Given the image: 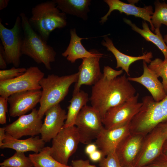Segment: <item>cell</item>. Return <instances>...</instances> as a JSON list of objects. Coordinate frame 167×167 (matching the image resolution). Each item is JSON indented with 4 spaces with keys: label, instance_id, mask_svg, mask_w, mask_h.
Wrapping results in <instances>:
<instances>
[{
    "label": "cell",
    "instance_id": "38",
    "mask_svg": "<svg viewBox=\"0 0 167 167\" xmlns=\"http://www.w3.org/2000/svg\"><path fill=\"white\" fill-rule=\"evenodd\" d=\"M98 147L95 143H90L87 145L85 149V152L88 156L97 150Z\"/></svg>",
    "mask_w": 167,
    "mask_h": 167
},
{
    "label": "cell",
    "instance_id": "32",
    "mask_svg": "<svg viewBox=\"0 0 167 167\" xmlns=\"http://www.w3.org/2000/svg\"><path fill=\"white\" fill-rule=\"evenodd\" d=\"M103 71V77L109 81L114 79L123 72V70L122 69L117 71L109 66H105Z\"/></svg>",
    "mask_w": 167,
    "mask_h": 167
},
{
    "label": "cell",
    "instance_id": "41",
    "mask_svg": "<svg viewBox=\"0 0 167 167\" xmlns=\"http://www.w3.org/2000/svg\"><path fill=\"white\" fill-rule=\"evenodd\" d=\"M158 125L161 128L162 131L167 138V122H162Z\"/></svg>",
    "mask_w": 167,
    "mask_h": 167
},
{
    "label": "cell",
    "instance_id": "4",
    "mask_svg": "<svg viewBox=\"0 0 167 167\" xmlns=\"http://www.w3.org/2000/svg\"><path fill=\"white\" fill-rule=\"evenodd\" d=\"M78 79V73H76L62 76L49 75L41 80L40 84L42 90L38 113L41 118L48 109L59 104L64 99L70 86L76 83Z\"/></svg>",
    "mask_w": 167,
    "mask_h": 167
},
{
    "label": "cell",
    "instance_id": "27",
    "mask_svg": "<svg viewBox=\"0 0 167 167\" xmlns=\"http://www.w3.org/2000/svg\"><path fill=\"white\" fill-rule=\"evenodd\" d=\"M154 4L155 10L152 16L151 22L155 29H160L162 24L167 26V3L156 1Z\"/></svg>",
    "mask_w": 167,
    "mask_h": 167
},
{
    "label": "cell",
    "instance_id": "1",
    "mask_svg": "<svg viewBox=\"0 0 167 167\" xmlns=\"http://www.w3.org/2000/svg\"><path fill=\"white\" fill-rule=\"evenodd\" d=\"M136 92L126 74L110 81L102 75L93 85L89 100L102 119L109 109L128 100L135 95Z\"/></svg>",
    "mask_w": 167,
    "mask_h": 167
},
{
    "label": "cell",
    "instance_id": "22",
    "mask_svg": "<svg viewBox=\"0 0 167 167\" xmlns=\"http://www.w3.org/2000/svg\"><path fill=\"white\" fill-rule=\"evenodd\" d=\"M70 42L66 49L62 53V56L74 63L78 59L88 58L95 54L96 50L88 51L84 48L81 42V40L84 38L77 35L75 28L70 30Z\"/></svg>",
    "mask_w": 167,
    "mask_h": 167
},
{
    "label": "cell",
    "instance_id": "7",
    "mask_svg": "<svg viewBox=\"0 0 167 167\" xmlns=\"http://www.w3.org/2000/svg\"><path fill=\"white\" fill-rule=\"evenodd\" d=\"M80 142L75 126L63 127L52 139L50 154L58 162L68 165L70 158L76 152Z\"/></svg>",
    "mask_w": 167,
    "mask_h": 167
},
{
    "label": "cell",
    "instance_id": "10",
    "mask_svg": "<svg viewBox=\"0 0 167 167\" xmlns=\"http://www.w3.org/2000/svg\"><path fill=\"white\" fill-rule=\"evenodd\" d=\"M139 96L137 93L126 101L109 109L102 119L105 128L111 129L129 124L142 105V102L138 101Z\"/></svg>",
    "mask_w": 167,
    "mask_h": 167
},
{
    "label": "cell",
    "instance_id": "13",
    "mask_svg": "<svg viewBox=\"0 0 167 167\" xmlns=\"http://www.w3.org/2000/svg\"><path fill=\"white\" fill-rule=\"evenodd\" d=\"M103 55L96 51L94 55L82 59L79 67L78 79L75 83L73 93L79 91L83 85H93L101 78L103 74L101 71L99 61Z\"/></svg>",
    "mask_w": 167,
    "mask_h": 167
},
{
    "label": "cell",
    "instance_id": "24",
    "mask_svg": "<svg viewBox=\"0 0 167 167\" xmlns=\"http://www.w3.org/2000/svg\"><path fill=\"white\" fill-rule=\"evenodd\" d=\"M124 22L130 26L132 29L140 34L148 41H150L156 45L163 53L164 59L167 58V46L164 42L160 29H155V33L150 29L147 23L144 21L142 22L143 29L138 27L130 20L125 18Z\"/></svg>",
    "mask_w": 167,
    "mask_h": 167
},
{
    "label": "cell",
    "instance_id": "18",
    "mask_svg": "<svg viewBox=\"0 0 167 167\" xmlns=\"http://www.w3.org/2000/svg\"><path fill=\"white\" fill-rule=\"evenodd\" d=\"M129 124L111 129H105L96 139L95 143L104 157L115 152L121 141L130 134Z\"/></svg>",
    "mask_w": 167,
    "mask_h": 167
},
{
    "label": "cell",
    "instance_id": "34",
    "mask_svg": "<svg viewBox=\"0 0 167 167\" xmlns=\"http://www.w3.org/2000/svg\"><path fill=\"white\" fill-rule=\"evenodd\" d=\"M147 166L148 167H167V155L162 152L155 160Z\"/></svg>",
    "mask_w": 167,
    "mask_h": 167
},
{
    "label": "cell",
    "instance_id": "20",
    "mask_svg": "<svg viewBox=\"0 0 167 167\" xmlns=\"http://www.w3.org/2000/svg\"><path fill=\"white\" fill-rule=\"evenodd\" d=\"M101 44L107 48V50L112 53L117 61L116 68L119 67L124 70L126 74L129 76V68L130 65L135 62L139 60L144 61L147 63H150L153 58L152 52H145L142 55L133 56L127 55L120 52L114 45L112 40L107 36L104 38Z\"/></svg>",
    "mask_w": 167,
    "mask_h": 167
},
{
    "label": "cell",
    "instance_id": "12",
    "mask_svg": "<svg viewBox=\"0 0 167 167\" xmlns=\"http://www.w3.org/2000/svg\"><path fill=\"white\" fill-rule=\"evenodd\" d=\"M38 110L34 108L29 114H24L5 127L6 135L19 139L24 136H33L40 134L43 122Z\"/></svg>",
    "mask_w": 167,
    "mask_h": 167
},
{
    "label": "cell",
    "instance_id": "6",
    "mask_svg": "<svg viewBox=\"0 0 167 167\" xmlns=\"http://www.w3.org/2000/svg\"><path fill=\"white\" fill-rule=\"evenodd\" d=\"M21 19L17 17L12 28L6 27L0 20V38L7 64H12L18 67L22 55L21 46L23 38Z\"/></svg>",
    "mask_w": 167,
    "mask_h": 167
},
{
    "label": "cell",
    "instance_id": "45",
    "mask_svg": "<svg viewBox=\"0 0 167 167\" xmlns=\"http://www.w3.org/2000/svg\"><path fill=\"white\" fill-rule=\"evenodd\" d=\"M0 167H10L7 166H0Z\"/></svg>",
    "mask_w": 167,
    "mask_h": 167
},
{
    "label": "cell",
    "instance_id": "5",
    "mask_svg": "<svg viewBox=\"0 0 167 167\" xmlns=\"http://www.w3.org/2000/svg\"><path fill=\"white\" fill-rule=\"evenodd\" d=\"M142 105L129 124L131 134L145 136L164 121L161 101H155L151 96L142 98Z\"/></svg>",
    "mask_w": 167,
    "mask_h": 167
},
{
    "label": "cell",
    "instance_id": "35",
    "mask_svg": "<svg viewBox=\"0 0 167 167\" xmlns=\"http://www.w3.org/2000/svg\"><path fill=\"white\" fill-rule=\"evenodd\" d=\"M71 166L72 167H97L95 165L91 164L89 160L82 159L72 160Z\"/></svg>",
    "mask_w": 167,
    "mask_h": 167
},
{
    "label": "cell",
    "instance_id": "42",
    "mask_svg": "<svg viewBox=\"0 0 167 167\" xmlns=\"http://www.w3.org/2000/svg\"><path fill=\"white\" fill-rule=\"evenodd\" d=\"M9 0H0V10H2L6 8L8 6Z\"/></svg>",
    "mask_w": 167,
    "mask_h": 167
},
{
    "label": "cell",
    "instance_id": "2",
    "mask_svg": "<svg viewBox=\"0 0 167 167\" xmlns=\"http://www.w3.org/2000/svg\"><path fill=\"white\" fill-rule=\"evenodd\" d=\"M19 16L23 33L22 54L30 57L37 64H43L47 70H51V63L55 61L56 52L34 30L24 13H21Z\"/></svg>",
    "mask_w": 167,
    "mask_h": 167
},
{
    "label": "cell",
    "instance_id": "9",
    "mask_svg": "<svg viewBox=\"0 0 167 167\" xmlns=\"http://www.w3.org/2000/svg\"><path fill=\"white\" fill-rule=\"evenodd\" d=\"M44 73L36 66L27 69L23 75L14 79L0 81V95L6 99L15 93L29 90H41V80Z\"/></svg>",
    "mask_w": 167,
    "mask_h": 167
},
{
    "label": "cell",
    "instance_id": "43",
    "mask_svg": "<svg viewBox=\"0 0 167 167\" xmlns=\"http://www.w3.org/2000/svg\"><path fill=\"white\" fill-rule=\"evenodd\" d=\"M162 152L167 155V139L165 141L162 148Z\"/></svg>",
    "mask_w": 167,
    "mask_h": 167
},
{
    "label": "cell",
    "instance_id": "14",
    "mask_svg": "<svg viewBox=\"0 0 167 167\" xmlns=\"http://www.w3.org/2000/svg\"><path fill=\"white\" fill-rule=\"evenodd\" d=\"M41 92V90H29L11 95L7 99L10 116L19 117L32 110L39 103Z\"/></svg>",
    "mask_w": 167,
    "mask_h": 167
},
{
    "label": "cell",
    "instance_id": "17",
    "mask_svg": "<svg viewBox=\"0 0 167 167\" xmlns=\"http://www.w3.org/2000/svg\"><path fill=\"white\" fill-rule=\"evenodd\" d=\"M104 1L108 5L109 9L106 14L101 18L100 21L101 24H103L105 23L111 13L116 10L120 13L133 15L140 18L145 21L148 22L151 26L152 31H155V28L151 22L152 16L153 13L152 6H145L141 7L135 6L134 4L125 3L119 0H105Z\"/></svg>",
    "mask_w": 167,
    "mask_h": 167
},
{
    "label": "cell",
    "instance_id": "16",
    "mask_svg": "<svg viewBox=\"0 0 167 167\" xmlns=\"http://www.w3.org/2000/svg\"><path fill=\"white\" fill-rule=\"evenodd\" d=\"M144 137L130 133L118 145L115 152L122 167L135 166Z\"/></svg>",
    "mask_w": 167,
    "mask_h": 167
},
{
    "label": "cell",
    "instance_id": "31",
    "mask_svg": "<svg viewBox=\"0 0 167 167\" xmlns=\"http://www.w3.org/2000/svg\"><path fill=\"white\" fill-rule=\"evenodd\" d=\"M99 163L100 167H122L115 152L109 153Z\"/></svg>",
    "mask_w": 167,
    "mask_h": 167
},
{
    "label": "cell",
    "instance_id": "3",
    "mask_svg": "<svg viewBox=\"0 0 167 167\" xmlns=\"http://www.w3.org/2000/svg\"><path fill=\"white\" fill-rule=\"evenodd\" d=\"M31 12L29 23L46 42L53 31L66 25V14L60 11L54 0L37 4L32 8Z\"/></svg>",
    "mask_w": 167,
    "mask_h": 167
},
{
    "label": "cell",
    "instance_id": "39",
    "mask_svg": "<svg viewBox=\"0 0 167 167\" xmlns=\"http://www.w3.org/2000/svg\"><path fill=\"white\" fill-rule=\"evenodd\" d=\"M161 101L164 118V122H167V93L165 98Z\"/></svg>",
    "mask_w": 167,
    "mask_h": 167
},
{
    "label": "cell",
    "instance_id": "21",
    "mask_svg": "<svg viewBox=\"0 0 167 167\" xmlns=\"http://www.w3.org/2000/svg\"><path fill=\"white\" fill-rule=\"evenodd\" d=\"M45 142L39 136L25 139L14 138L6 135L1 148H9L16 151L25 152L32 151L38 153L44 147Z\"/></svg>",
    "mask_w": 167,
    "mask_h": 167
},
{
    "label": "cell",
    "instance_id": "8",
    "mask_svg": "<svg viewBox=\"0 0 167 167\" xmlns=\"http://www.w3.org/2000/svg\"><path fill=\"white\" fill-rule=\"evenodd\" d=\"M75 126L80 143L87 145L96 139L105 129L99 113L92 106L87 105L83 107L78 115Z\"/></svg>",
    "mask_w": 167,
    "mask_h": 167
},
{
    "label": "cell",
    "instance_id": "25",
    "mask_svg": "<svg viewBox=\"0 0 167 167\" xmlns=\"http://www.w3.org/2000/svg\"><path fill=\"white\" fill-rule=\"evenodd\" d=\"M89 100L88 93L83 90L73 93L67 107V118L63 127L75 126L76 117L81 109Z\"/></svg>",
    "mask_w": 167,
    "mask_h": 167
},
{
    "label": "cell",
    "instance_id": "37",
    "mask_svg": "<svg viewBox=\"0 0 167 167\" xmlns=\"http://www.w3.org/2000/svg\"><path fill=\"white\" fill-rule=\"evenodd\" d=\"M6 62L4 53L3 46L1 44L0 45V68L5 70L7 67Z\"/></svg>",
    "mask_w": 167,
    "mask_h": 167
},
{
    "label": "cell",
    "instance_id": "46",
    "mask_svg": "<svg viewBox=\"0 0 167 167\" xmlns=\"http://www.w3.org/2000/svg\"><path fill=\"white\" fill-rule=\"evenodd\" d=\"M136 167L135 166H131V167ZM148 167V166H144V167Z\"/></svg>",
    "mask_w": 167,
    "mask_h": 167
},
{
    "label": "cell",
    "instance_id": "33",
    "mask_svg": "<svg viewBox=\"0 0 167 167\" xmlns=\"http://www.w3.org/2000/svg\"><path fill=\"white\" fill-rule=\"evenodd\" d=\"M7 99L0 97V123L4 124L6 122V113L8 112Z\"/></svg>",
    "mask_w": 167,
    "mask_h": 167
},
{
    "label": "cell",
    "instance_id": "36",
    "mask_svg": "<svg viewBox=\"0 0 167 167\" xmlns=\"http://www.w3.org/2000/svg\"><path fill=\"white\" fill-rule=\"evenodd\" d=\"M88 156L91 161L95 162H99L104 157L102 152L99 150H96L89 155Z\"/></svg>",
    "mask_w": 167,
    "mask_h": 167
},
{
    "label": "cell",
    "instance_id": "11",
    "mask_svg": "<svg viewBox=\"0 0 167 167\" xmlns=\"http://www.w3.org/2000/svg\"><path fill=\"white\" fill-rule=\"evenodd\" d=\"M167 139L158 125L145 136L135 166L143 167L152 163L162 152Z\"/></svg>",
    "mask_w": 167,
    "mask_h": 167
},
{
    "label": "cell",
    "instance_id": "15",
    "mask_svg": "<svg viewBox=\"0 0 167 167\" xmlns=\"http://www.w3.org/2000/svg\"><path fill=\"white\" fill-rule=\"evenodd\" d=\"M40 130L41 138L45 143L52 139L63 128L67 118L66 111L60 104L48 109Z\"/></svg>",
    "mask_w": 167,
    "mask_h": 167
},
{
    "label": "cell",
    "instance_id": "30",
    "mask_svg": "<svg viewBox=\"0 0 167 167\" xmlns=\"http://www.w3.org/2000/svg\"><path fill=\"white\" fill-rule=\"evenodd\" d=\"M25 68L13 66L10 69L0 70V81L11 79L24 74L27 71Z\"/></svg>",
    "mask_w": 167,
    "mask_h": 167
},
{
    "label": "cell",
    "instance_id": "44",
    "mask_svg": "<svg viewBox=\"0 0 167 167\" xmlns=\"http://www.w3.org/2000/svg\"><path fill=\"white\" fill-rule=\"evenodd\" d=\"M163 39L164 40V42H165L167 46V34L165 36Z\"/></svg>",
    "mask_w": 167,
    "mask_h": 167
},
{
    "label": "cell",
    "instance_id": "23",
    "mask_svg": "<svg viewBox=\"0 0 167 167\" xmlns=\"http://www.w3.org/2000/svg\"><path fill=\"white\" fill-rule=\"evenodd\" d=\"M58 8L66 14L74 15L86 20L89 11V0H54Z\"/></svg>",
    "mask_w": 167,
    "mask_h": 167
},
{
    "label": "cell",
    "instance_id": "28",
    "mask_svg": "<svg viewBox=\"0 0 167 167\" xmlns=\"http://www.w3.org/2000/svg\"><path fill=\"white\" fill-rule=\"evenodd\" d=\"M0 166L10 167H34V165L29 157L25 156L24 152L16 151L11 157L0 163Z\"/></svg>",
    "mask_w": 167,
    "mask_h": 167
},
{
    "label": "cell",
    "instance_id": "19",
    "mask_svg": "<svg viewBox=\"0 0 167 167\" xmlns=\"http://www.w3.org/2000/svg\"><path fill=\"white\" fill-rule=\"evenodd\" d=\"M143 64L142 75L138 77H128V80L141 84L149 91L155 101H161L166 94L162 83L159 80L158 75L148 67L144 61Z\"/></svg>",
    "mask_w": 167,
    "mask_h": 167
},
{
    "label": "cell",
    "instance_id": "29",
    "mask_svg": "<svg viewBox=\"0 0 167 167\" xmlns=\"http://www.w3.org/2000/svg\"><path fill=\"white\" fill-rule=\"evenodd\" d=\"M148 67L162 79V83L166 93H167V58L162 60L156 58L151 61Z\"/></svg>",
    "mask_w": 167,
    "mask_h": 167
},
{
    "label": "cell",
    "instance_id": "26",
    "mask_svg": "<svg viewBox=\"0 0 167 167\" xmlns=\"http://www.w3.org/2000/svg\"><path fill=\"white\" fill-rule=\"evenodd\" d=\"M34 167H72L62 165L56 161L50 154V147H44L38 153L29 154Z\"/></svg>",
    "mask_w": 167,
    "mask_h": 167
},
{
    "label": "cell",
    "instance_id": "40",
    "mask_svg": "<svg viewBox=\"0 0 167 167\" xmlns=\"http://www.w3.org/2000/svg\"><path fill=\"white\" fill-rule=\"evenodd\" d=\"M6 135L5 127L0 128V147L3 144V141L6 136Z\"/></svg>",
    "mask_w": 167,
    "mask_h": 167
}]
</instances>
